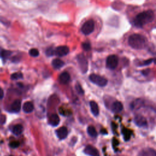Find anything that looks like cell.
<instances>
[{"label":"cell","instance_id":"28","mask_svg":"<svg viewBox=\"0 0 156 156\" xmlns=\"http://www.w3.org/2000/svg\"><path fill=\"white\" fill-rule=\"evenodd\" d=\"M10 146L12 148H16L17 147L19 146L20 145V143L18 141H12L11 142L10 144H9Z\"/></svg>","mask_w":156,"mask_h":156},{"label":"cell","instance_id":"1","mask_svg":"<svg viewBox=\"0 0 156 156\" xmlns=\"http://www.w3.org/2000/svg\"><path fill=\"white\" fill-rule=\"evenodd\" d=\"M155 18L153 10H148L138 13L133 20V24L137 27H142L144 25L152 23Z\"/></svg>","mask_w":156,"mask_h":156},{"label":"cell","instance_id":"15","mask_svg":"<svg viewBox=\"0 0 156 156\" xmlns=\"http://www.w3.org/2000/svg\"><path fill=\"white\" fill-rule=\"evenodd\" d=\"M60 118L57 114H52L49 119V123L52 126H56L59 124Z\"/></svg>","mask_w":156,"mask_h":156},{"label":"cell","instance_id":"25","mask_svg":"<svg viewBox=\"0 0 156 156\" xmlns=\"http://www.w3.org/2000/svg\"><path fill=\"white\" fill-rule=\"evenodd\" d=\"M82 48L83 50L88 51L91 49V44L89 42H85L82 44Z\"/></svg>","mask_w":156,"mask_h":156},{"label":"cell","instance_id":"2","mask_svg":"<svg viewBox=\"0 0 156 156\" xmlns=\"http://www.w3.org/2000/svg\"><path fill=\"white\" fill-rule=\"evenodd\" d=\"M128 43L133 49H143L146 46L147 39L141 34H133L129 37Z\"/></svg>","mask_w":156,"mask_h":156},{"label":"cell","instance_id":"32","mask_svg":"<svg viewBox=\"0 0 156 156\" xmlns=\"http://www.w3.org/2000/svg\"><path fill=\"white\" fill-rule=\"evenodd\" d=\"M10 156H12V155H10Z\"/></svg>","mask_w":156,"mask_h":156},{"label":"cell","instance_id":"30","mask_svg":"<svg viewBox=\"0 0 156 156\" xmlns=\"http://www.w3.org/2000/svg\"><path fill=\"white\" fill-rule=\"evenodd\" d=\"M151 72V69H146L145 70H143L141 73L144 76H147Z\"/></svg>","mask_w":156,"mask_h":156},{"label":"cell","instance_id":"14","mask_svg":"<svg viewBox=\"0 0 156 156\" xmlns=\"http://www.w3.org/2000/svg\"><path fill=\"white\" fill-rule=\"evenodd\" d=\"M21 107V101L19 99H16L13 101V102L10 108L11 110L13 112H19L20 111Z\"/></svg>","mask_w":156,"mask_h":156},{"label":"cell","instance_id":"22","mask_svg":"<svg viewBox=\"0 0 156 156\" xmlns=\"http://www.w3.org/2000/svg\"><path fill=\"white\" fill-rule=\"evenodd\" d=\"M23 77V74L21 72L15 73L11 75V79L13 80H17V79H22Z\"/></svg>","mask_w":156,"mask_h":156},{"label":"cell","instance_id":"29","mask_svg":"<svg viewBox=\"0 0 156 156\" xmlns=\"http://www.w3.org/2000/svg\"><path fill=\"white\" fill-rule=\"evenodd\" d=\"M154 58H150V59L146 60L144 61V62H143V65L146 66V65H150L152 62H153V61H154Z\"/></svg>","mask_w":156,"mask_h":156},{"label":"cell","instance_id":"8","mask_svg":"<svg viewBox=\"0 0 156 156\" xmlns=\"http://www.w3.org/2000/svg\"><path fill=\"white\" fill-rule=\"evenodd\" d=\"M83 152L85 154L90 156H99V152L98 150L91 145L87 146L85 147Z\"/></svg>","mask_w":156,"mask_h":156},{"label":"cell","instance_id":"5","mask_svg":"<svg viewBox=\"0 0 156 156\" xmlns=\"http://www.w3.org/2000/svg\"><path fill=\"white\" fill-rule=\"evenodd\" d=\"M118 64V57L116 55H110L106 59V66L110 69H115Z\"/></svg>","mask_w":156,"mask_h":156},{"label":"cell","instance_id":"31","mask_svg":"<svg viewBox=\"0 0 156 156\" xmlns=\"http://www.w3.org/2000/svg\"><path fill=\"white\" fill-rule=\"evenodd\" d=\"M4 97V91L0 87V99H2Z\"/></svg>","mask_w":156,"mask_h":156},{"label":"cell","instance_id":"7","mask_svg":"<svg viewBox=\"0 0 156 156\" xmlns=\"http://www.w3.org/2000/svg\"><path fill=\"white\" fill-rule=\"evenodd\" d=\"M69 53V48L66 46H60L54 49V55L63 57Z\"/></svg>","mask_w":156,"mask_h":156},{"label":"cell","instance_id":"21","mask_svg":"<svg viewBox=\"0 0 156 156\" xmlns=\"http://www.w3.org/2000/svg\"><path fill=\"white\" fill-rule=\"evenodd\" d=\"M87 132H88V135L92 137H96L98 135L96 129L93 126H89L87 128Z\"/></svg>","mask_w":156,"mask_h":156},{"label":"cell","instance_id":"12","mask_svg":"<svg viewBox=\"0 0 156 156\" xmlns=\"http://www.w3.org/2000/svg\"><path fill=\"white\" fill-rule=\"evenodd\" d=\"M56 134L58 138L60 140L65 139L68 135V130L66 127H61L56 131Z\"/></svg>","mask_w":156,"mask_h":156},{"label":"cell","instance_id":"16","mask_svg":"<svg viewBox=\"0 0 156 156\" xmlns=\"http://www.w3.org/2000/svg\"><path fill=\"white\" fill-rule=\"evenodd\" d=\"M90 109H91V113L95 116H98L99 115V107H98V105L97 103L95 101H91L90 102Z\"/></svg>","mask_w":156,"mask_h":156},{"label":"cell","instance_id":"18","mask_svg":"<svg viewBox=\"0 0 156 156\" xmlns=\"http://www.w3.org/2000/svg\"><path fill=\"white\" fill-rule=\"evenodd\" d=\"M64 62L59 58H54L52 61V66L55 69L61 68L64 65Z\"/></svg>","mask_w":156,"mask_h":156},{"label":"cell","instance_id":"13","mask_svg":"<svg viewBox=\"0 0 156 156\" xmlns=\"http://www.w3.org/2000/svg\"><path fill=\"white\" fill-rule=\"evenodd\" d=\"M123 109V105L119 101H115L112 105V110L114 113H119Z\"/></svg>","mask_w":156,"mask_h":156},{"label":"cell","instance_id":"10","mask_svg":"<svg viewBox=\"0 0 156 156\" xmlns=\"http://www.w3.org/2000/svg\"><path fill=\"white\" fill-rule=\"evenodd\" d=\"M71 77L68 73L67 72H63L61 73L58 77L59 82L62 84H67L70 81Z\"/></svg>","mask_w":156,"mask_h":156},{"label":"cell","instance_id":"19","mask_svg":"<svg viewBox=\"0 0 156 156\" xmlns=\"http://www.w3.org/2000/svg\"><path fill=\"white\" fill-rule=\"evenodd\" d=\"M23 131V127L21 124H16L15 126H13L12 132L13 133L16 135H20Z\"/></svg>","mask_w":156,"mask_h":156},{"label":"cell","instance_id":"27","mask_svg":"<svg viewBox=\"0 0 156 156\" xmlns=\"http://www.w3.org/2000/svg\"><path fill=\"white\" fill-rule=\"evenodd\" d=\"M46 54L48 56H52L54 55V48H49L46 51Z\"/></svg>","mask_w":156,"mask_h":156},{"label":"cell","instance_id":"11","mask_svg":"<svg viewBox=\"0 0 156 156\" xmlns=\"http://www.w3.org/2000/svg\"><path fill=\"white\" fill-rule=\"evenodd\" d=\"M138 156H156V152L152 148H145L140 152Z\"/></svg>","mask_w":156,"mask_h":156},{"label":"cell","instance_id":"24","mask_svg":"<svg viewBox=\"0 0 156 156\" xmlns=\"http://www.w3.org/2000/svg\"><path fill=\"white\" fill-rule=\"evenodd\" d=\"M29 55H30V56L35 57L38 56V55H39V51H38V50L37 49H36V48H32V49H30L29 50Z\"/></svg>","mask_w":156,"mask_h":156},{"label":"cell","instance_id":"3","mask_svg":"<svg viewBox=\"0 0 156 156\" xmlns=\"http://www.w3.org/2000/svg\"><path fill=\"white\" fill-rule=\"evenodd\" d=\"M89 79L91 82L99 87H105L108 82L107 79L96 74H90L89 76Z\"/></svg>","mask_w":156,"mask_h":156},{"label":"cell","instance_id":"23","mask_svg":"<svg viewBox=\"0 0 156 156\" xmlns=\"http://www.w3.org/2000/svg\"><path fill=\"white\" fill-rule=\"evenodd\" d=\"M122 133H123V135L125 140H129L131 135V131L127 129H125L122 130Z\"/></svg>","mask_w":156,"mask_h":156},{"label":"cell","instance_id":"26","mask_svg":"<svg viewBox=\"0 0 156 156\" xmlns=\"http://www.w3.org/2000/svg\"><path fill=\"white\" fill-rule=\"evenodd\" d=\"M76 91L77 92L80 94H83L84 93V91H83V90L82 89L81 85L79 84V83H77L76 85Z\"/></svg>","mask_w":156,"mask_h":156},{"label":"cell","instance_id":"9","mask_svg":"<svg viewBox=\"0 0 156 156\" xmlns=\"http://www.w3.org/2000/svg\"><path fill=\"white\" fill-rule=\"evenodd\" d=\"M134 122L136 125H137L139 127H146L147 126L146 119L140 115H136L135 117Z\"/></svg>","mask_w":156,"mask_h":156},{"label":"cell","instance_id":"4","mask_svg":"<svg viewBox=\"0 0 156 156\" xmlns=\"http://www.w3.org/2000/svg\"><path fill=\"white\" fill-rule=\"evenodd\" d=\"M94 21L93 20H89L83 24L81 27V31L84 35H88L94 31Z\"/></svg>","mask_w":156,"mask_h":156},{"label":"cell","instance_id":"20","mask_svg":"<svg viewBox=\"0 0 156 156\" xmlns=\"http://www.w3.org/2000/svg\"><path fill=\"white\" fill-rule=\"evenodd\" d=\"M12 54V51H7V50H4L2 49L0 51V57L2 59V60L4 62L5 61L8 57Z\"/></svg>","mask_w":156,"mask_h":156},{"label":"cell","instance_id":"17","mask_svg":"<svg viewBox=\"0 0 156 156\" xmlns=\"http://www.w3.org/2000/svg\"><path fill=\"white\" fill-rule=\"evenodd\" d=\"M34 104L30 101L26 102L23 106V110L25 113H30L34 110Z\"/></svg>","mask_w":156,"mask_h":156},{"label":"cell","instance_id":"6","mask_svg":"<svg viewBox=\"0 0 156 156\" xmlns=\"http://www.w3.org/2000/svg\"><path fill=\"white\" fill-rule=\"evenodd\" d=\"M77 62L79 63L80 68L82 73H85L88 69V62L83 54H79L77 55Z\"/></svg>","mask_w":156,"mask_h":156}]
</instances>
